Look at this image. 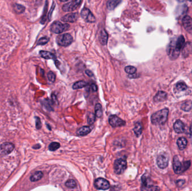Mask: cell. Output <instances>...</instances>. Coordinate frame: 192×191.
Returning a JSON list of instances; mask_svg holds the SVG:
<instances>
[{"instance_id":"obj_30","label":"cell","mask_w":192,"mask_h":191,"mask_svg":"<svg viewBox=\"0 0 192 191\" xmlns=\"http://www.w3.org/2000/svg\"><path fill=\"white\" fill-rule=\"evenodd\" d=\"M181 109L185 111L188 112L190 111L192 109V102L191 101H187L185 103L182 104L181 107Z\"/></svg>"},{"instance_id":"obj_41","label":"cell","mask_w":192,"mask_h":191,"mask_svg":"<svg viewBox=\"0 0 192 191\" xmlns=\"http://www.w3.org/2000/svg\"><path fill=\"white\" fill-rule=\"evenodd\" d=\"M184 183V180H178L177 182H176L177 185L179 187H181V186H183Z\"/></svg>"},{"instance_id":"obj_31","label":"cell","mask_w":192,"mask_h":191,"mask_svg":"<svg viewBox=\"0 0 192 191\" xmlns=\"http://www.w3.org/2000/svg\"><path fill=\"white\" fill-rule=\"evenodd\" d=\"M96 115L93 113H88L87 115V123L89 125H93L96 120Z\"/></svg>"},{"instance_id":"obj_46","label":"cell","mask_w":192,"mask_h":191,"mask_svg":"<svg viewBox=\"0 0 192 191\" xmlns=\"http://www.w3.org/2000/svg\"><path fill=\"white\" fill-rule=\"evenodd\" d=\"M60 1L62 2H66V1H67L68 0H60Z\"/></svg>"},{"instance_id":"obj_17","label":"cell","mask_w":192,"mask_h":191,"mask_svg":"<svg viewBox=\"0 0 192 191\" xmlns=\"http://www.w3.org/2000/svg\"><path fill=\"white\" fill-rule=\"evenodd\" d=\"M167 93L163 91H159L154 96V102H164L167 99Z\"/></svg>"},{"instance_id":"obj_23","label":"cell","mask_w":192,"mask_h":191,"mask_svg":"<svg viewBox=\"0 0 192 191\" xmlns=\"http://www.w3.org/2000/svg\"><path fill=\"white\" fill-rule=\"evenodd\" d=\"M187 140L183 137H180L179 138H178V141H177V145L178 146V148L180 150H184L187 146Z\"/></svg>"},{"instance_id":"obj_5","label":"cell","mask_w":192,"mask_h":191,"mask_svg":"<svg viewBox=\"0 0 192 191\" xmlns=\"http://www.w3.org/2000/svg\"><path fill=\"white\" fill-rule=\"evenodd\" d=\"M56 42L59 45L66 47L72 43L73 38L70 34L66 33L59 35L56 38Z\"/></svg>"},{"instance_id":"obj_15","label":"cell","mask_w":192,"mask_h":191,"mask_svg":"<svg viewBox=\"0 0 192 191\" xmlns=\"http://www.w3.org/2000/svg\"><path fill=\"white\" fill-rule=\"evenodd\" d=\"M78 17L79 16L77 13H71L62 17L61 20L66 22H74L78 20Z\"/></svg>"},{"instance_id":"obj_37","label":"cell","mask_w":192,"mask_h":191,"mask_svg":"<svg viewBox=\"0 0 192 191\" xmlns=\"http://www.w3.org/2000/svg\"><path fill=\"white\" fill-rule=\"evenodd\" d=\"M49 41V39L47 37H43L40 39L37 43L38 45H44L47 43Z\"/></svg>"},{"instance_id":"obj_48","label":"cell","mask_w":192,"mask_h":191,"mask_svg":"<svg viewBox=\"0 0 192 191\" xmlns=\"http://www.w3.org/2000/svg\"><path fill=\"white\" fill-rule=\"evenodd\" d=\"M188 1H192V0H188Z\"/></svg>"},{"instance_id":"obj_27","label":"cell","mask_w":192,"mask_h":191,"mask_svg":"<svg viewBox=\"0 0 192 191\" xmlns=\"http://www.w3.org/2000/svg\"><path fill=\"white\" fill-rule=\"evenodd\" d=\"M39 54L42 58H43L44 59H46V60H51V59L55 58V55L48 51L42 50L39 52Z\"/></svg>"},{"instance_id":"obj_8","label":"cell","mask_w":192,"mask_h":191,"mask_svg":"<svg viewBox=\"0 0 192 191\" xmlns=\"http://www.w3.org/2000/svg\"><path fill=\"white\" fill-rule=\"evenodd\" d=\"M142 190H148V191H156L159 190V188L156 186H154L151 183V179L146 175H144L142 177Z\"/></svg>"},{"instance_id":"obj_43","label":"cell","mask_w":192,"mask_h":191,"mask_svg":"<svg viewBox=\"0 0 192 191\" xmlns=\"http://www.w3.org/2000/svg\"><path fill=\"white\" fill-rule=\"evenodd\" d=\"M128 76H129V78H131V79H134V78H136V77H137V75H136V74H129Z\"/></svg>"},{"instance_id":"obj_13","label":"cell","mask_w":192,"mask_h":191,"mask_svg":"<svg viewBox=\"0 0 192 191\" xmlns=\"http://www.w3.org/2000/svg\"><path fill=\"white\" fill-rule=\"evenodd\" d=\"M81 16L85 22L91 23L96 22L95 17L91 11L87 8H84L83 9L82 11H81Z\"/></svg>"},{"instance_id":"obj_33","label":"cell","mask_w":192,"mask_h":191,"mask_svg":"<svg viewBox=\"0 0 192 191\" xmlns=\"http://www.w3.org/2000/svg\"><path fill=\"white\" fill-rule=\"evenodd\" d=\"M65 186L69 188H74L77 186V183L74 179H69L67 180L65 183Z\"/></svg>"},{"instance_id":"obj_25","label":"cell","mask_w":192,"mask_h":191,"mask_svg":"<svg viewBox=\"0 0 192 191\" xmlns=\"http://www.w3.org/2000/svg\"><path fill=\"white\" fill-rule=\"evenodd\" d=\"M43 177V173L41 171H37L35 172L30 177V180L31 182H37L38 180L41 179L42 177Z\"/></svg>"},{"instance_id":"obj_38","label":"cell","mask_w":192,"mask_h":191,"mask_svg":"<svg viewBox=\"0 0 192 191\" xmlns=\"http://www.w3.org/2000/svg\"><path fill=\"white\" fill-rule=\"evenodd\" d=\"M35 118H36V128H37V129L39 130L42 127L41 121L40 118L38 117H36Z\"/></svg>"},{"instance_id":"obj_21","label":"cell","mask_w":192,"mask_h":191,"mask_svg":"<svg viewBox=\"0 0 192 191\" xmlns=\"http://www.w3.org/2000/svg\"><path fill=\"white\" fill-rule=\"evenodd\" d=\"M122 0H109L107 3V7L109 10H114L119 5Z\"/></svg>"},{"instance_id":"obj_20","label":"cell","mask_w":192,"mask_h":191,"mask_svg":"<svg viewBox=\"0 0 192 191\" xmlns=\"http://www.w3.org/2000/svg\"><path fill=\"white\" fill-rule=\"evenodd\" d=\"M182 54L184 57H187L189 54L192 52V45L190 42H188L185 44H184V47H183Z\"/></svg>"},{"instance_id":"obj_11","label":"cell","mask_w":192,"mask_h":191,"mask_svg":"<svg viewBox=\"0 0 192 191\" xmlns=\"http://www.w3.org/2000/svg\"><path fill=\"white\" fill-rule=\"evenodd\" d=\"M167 53L170 58L172 60H176L179 55L180 51L178 50L175 45V42L172 41L170 43L167 48Z\"/></svg>"},{"instance_id":"obj_34","label":"cell","mask_w":192,"mask_h":191,"mask_svg":"<svg viewBox=\"0 0 192 191\" xmlns=\"http://www.w3.org/2000/svg\"><path fill=\"white\" fill-rule=\"evenodd\" d=\"M125 71L128 74H135L137 71V68L134 66H128L125 67Z\"/></svg>"},{"instance_id":"obj_44","label":"cell","mask_w":192,"mask_h":191,"mask_svg":"<svg viewBox=\"0 0 192 191\" xmlns=\"http://www.w3.org/2000/svg\"><path fill=\"white\" fill-rule=\"evenodd\" d=\"M41 148V145L39 144H37L36 145H34L33 147V148H34V149H38V148Z\"/></svg>"},{"instance_id":"obj_35","label":"cell","mask_w":192,"mask_h":191,"mask_svg":"<svg viewBox=\"0 0 192 191\" xmlns=\"http://www.w3.org/2000/svg\"><path fill=\"white\" fill-rule=\"evenodd\" d=\"M47 77L50 81L52 82H55V80H56V76H55V74L53 72L49 71L47 74Z\"/></svg>"},{"instance_id":"obj_3","label":"cell","mask_w":192,"mask_h":191,"mask_svg":"<svg viewBox=\"0 0 192 191\" xmlns=\"http://www.w3.org/2000/svg\"><path fill=\"white\" fill-rule=\"evenodd\" d=\"M127 168V161L125 159L119 158L116 159L114 164V172L116 174H122Z\"/></svg>"},{"instance_id":"obj_42","label":"cell","mask_w":192,"mask_h":191,"mask_svg":"<svg viewBox=\"0 0 192 191\" xmlns=\"http://www.w3.org/2000/svg\"><path fill=\"white\" fill-rule=\"evenodd\" d=\"M85 73H86V74L88 75V76L92 77L93 76V74L92 72V71H91L90 70H86Z\"/></svg>"},{"instance_id":"obj_16","label":"cell","mask_w":192,"mask_h":191,"mask_svg":"<svg viewBox=\"0 0 192 191\" xmlns=\"http://www.w3.org/2000/svg\"><path fill=\"white\" fill-rule=\"evenodd\" d=\"M188 89V87L184 82H179L176 84L174 88V92L176 94H180L181 92H186Z\"/></svg>"},{"instance_id":"obj_28","label":"cell","mask_w":192,"mask_h":191,"mask_svg":"<svg viewBox=\"0 0 192 191\" xmlns=\"http://www.w3.org/2000/svg\"><path fill=\"white\" fill-rule=\"evenodd\" d=\"M103 115V110L101 104L97 103L95 106V115L97 117L100 118Z\"/></svg>"},{"instance_id":"obj_24","label":"cell","mask_w":192,"mask_h":191,"mask_svg":"<svg viewBox=\"0 0 192 191\" xmlns=\"http://www.w3.org/2000/svg\"><path fill=\"white\" fill-rule=\"evenodd\" d=\"M99 41L100 43L102 44V45H105L107 42V40H108V35L107 33L106 32V30L103 29L101 32H100V35H99Z\"/></svg>"},{"instance_id":"obj_47","label":"cell","mask_w":192,"mask_h":191,"mask_svg":"<svg viewBox=\"0 0 192 191\" xmlns=\"http://www.w3.org/2000/svg\"><path fill=\"white\" fill-rule=\"evenodd\" d=\"M179 2H183L184 0H178Z\"/></svg>"},{"instance_id":"obj_22","label":"cell","mask_w":192,"mask_h":191,"mask_svg":"<svg viewBox=\"0 0 192 191\" xmlns=\"http://www.w3.org/2000/svg\"><path fill=\"white\" fill-rule=\"evenodd\" d=\"M185 43V38L183 35L180 36L178 39L175 41V45L176 48L180 52V50L181 48L184 47Z\"/></svg>"},{"instance_id":"obj_1","label":"cell","mask_w":192,"mask_h":191,"mask_svg":"<svg viewBox=\"0 0 192 191\" xmlns=\"http://www.w3.org/2000/svg\"><path fill=\"white\" fill-rule=\"evenodd\" d=\"M169 115V109L167 108L160 110L151 116V122L155 125H161L165 124L167 121Z\"/></svg>"},{"instance_id":"obj_9","label":"cell","mask_w":192,"mask_h":191,"mask_svg":"<svg viewBox=\"0 0 192 191\" xmlns=\"http://www.w3.org/2000/svg\"><path fill=\"white\" fill-rule=\"evenodd\" d=\"M109 122L112 127H122L125 125V122L116 115H111L109 118Z\"/></svg>"},{"instance_id":"obj_29","label":"cell","mask_w":192,"mask_h":191,"mask_svg":"<svg viewBox=\"0 0 192 191\" xmlns=\"http://www.w3.org/2000/svg\"><path fill=\"white\" fill-rule=\"evenodd\" d=\"M87 82L84 81H79L75 83H74L72 85V89L74 90L76 89H82L83 87H85L87 86Z\"/></svg>"},{"instance_id":"obj_39","label":"cell","mask_w":192,"mask_h":191,"mask_svg":"<svg viewBox=\"0 0 192 191\" xmlns=\"http://www.w3.org/2000/svg\"><path fill=\"white\" fill-rule=\"evenodd\" d=\"M52 102H53L55 104H56V105H59V102H58V100H57V99L56 96L54 94H52Z\"/></svg>"},{"instance_id":"obj_26","label":"cell","mask_w":192,"mask_h":191,"mask_svg":"<svg viewBox=\"0 0 192 191\" xmlns=\"http://www.w3.org/2000/svg\"><path fill=\"white\" fill-rule=\"evenodd\" d=\"M133 131L134 132L135 135L137 137H139L142 132V125L141 123L140 122H137L135 125L134 128H133Z\"/></svg>"},{"instance_id":"obj_6","label":"cell","mask_w":192,"mask_h":191,"mask_svg":"<svg viewBox=\"0 0 192 191\" xmlns=\"http://www.w3.org/2000/svg\"><path fill=\"white\" fill-rule=\"evenodd\" d=\"M15 145L11 142H5L0 145V155L6 156L12 152Z\"/></svg>"},{"instance_id":"obj_36","label":"cell","mask_w":192,"mask_h":191,"mask_svg":"<svg viewBox=\"0 0 192 191\" xmlns=\"http://www.w3.org/2000/svg\"><path fill=\"white\" fill-rule=\"evenodd\" d=\"M15 9V11H17V13L21 14L25 10V7L21 5H16Z\"/></svg>"},{"instance_id":"obj_14","label":"cell","mask_w":192,"mask_h":191,"mask_svg":"<svg viewBox=\"0 0 192 191\" xmlns=\"http://www.w3.org/2000/svg\"><path fill=\"white\" fill-rule=\"evenodd\" d=\"M183 27L188 33L192 35V19L189 16H185L183 19Z\"/></svg>"},{"instance_id":"obj_45","label":"cell","mask_w":192,"mask_h":191,"mask_svg":"<svg viewBox=\"0 0 192 191\" xmlns=\"http://www.w3.org/2000/svg\"><path fill=\"white\" fill-rule=\"evenodd\" d=\"M191 138H192V125L191 127Z\"/></svg>"},{"instance_id":"obj_7","label":"cell","mask_w":192,"mask_h":191,"mask_svg":"<svg viewBox=\"0 0 192 191\" xmlns=\"http://www.w3.org/2000/svg\"><path fill=\"white\" fill-rule=\"evenodd\" d=\"M94 186L99 190H107L110 188V183L104 178H99L94 181Z\"/></svg>"},{"instance_id":"obj_12","label":"cell","mask_w":192,"mask_h":191,"mask_svg":"<svg viewBox=\"0 0 192 191\" xmlns=\"http://www.w3.org/2000/svg\"><path fill=\"white\" fill-rule=\"evenodd\" d=\"M81 2L82 0H74L63 6L62 10L66 12L74 11L81 4Z\"/></svg>"},{"instance_id":"obj_32","label":"cell","mask_w":192,"mask_h":191,"mask_svg":"<svg viewBox=\"0 0 192 191\" xmlns=\"http://www.w3.org/2000/svg\"><path fill=\"white\" fill-rule=\"evenodd\" d=\"M60 147V144L58 142H54L51 143L49 146V149L51 151H55Z\"/></svg>"},{"instance_id":"obj_19","label":"cell","mask_w":192,"mask_h":191,"mask_svg":"<svg viewBox=\"0 0 192 191\" xmlns=\"http://www.w3.org/2000/svg\"><path fill=\"white\" fill-rule=\"evenodd\" d=\"M92 128L90 126H83L82 127L80 128L77 132V135L78 136H84L89 134L91 131Z\"/></svg>"},{"instance_id":"obj_10","label":"cell","mask_w":192,"mask_h":191,"mask_svg":"<svg viewBox=\"0 0 192 191\" xmlns=\"http://www.w3.org/2000/svg\"><path fill=\"white\" fill-rule=\"evenodd\" d=\"M169 164V156L167 154L163 153L158 156L157 158V164L161 169H165Z\"/></svg>"},{"instance_id":"obj_18","label":"cell","mask_w":192,"mask_h":191,"mask_svg":"<svg viewBox=\"0 0 192 191\" xmlns=\"http://www.w3.org/2000/svg\"><path fill=\"white\" fill-rule=\"evenodd\" d=\"M174 130L178 133H181L185 130V126L180 120H177L174 125Z\"/></svg>"},{"instance_id":"obj_4","label":"cell","mask_w":192,"mask_h":191,"mask_svg":"<svg viewBox=\"0 0 192 191\" xmlns=\"http://www.w3.org/2000/svg\"><path fill=\"white\" fill-rule=\"evenodd\" d=\"M70 27L68 24H62L60 22H55L51 25V31L56 34H60L67 30Z\"/></svg>"},{"instance_id":"obj_2","label":"cell","mask_w":192,"mask_h":191,"mask_svg":"<svg viewBox=\"0 0 192 191\" xmlns=\"http://www.w3.org/2000/svg\"><path fill=\"white\" fill-rule=\"evenodd\" d=\"M191 166L190 161L181 162L178 156H175L173 160V168L176 174H181L186 171Z\"/></svg>"},{"instance_id":"obj_40","label":"cell","mask_w":192,"mask_h":191,"mask_svg":"<svg viewBox=\"0 0 192 191\" xmlns=\"http://www.w3.org/2000/svg\"><path fill=\"white\" fill-rule=\"evenodd\" d=\"M91 89H92V90L93 91V92H97V85H96V84H92V85H91Z\"/></svg>"}]
</instances>
